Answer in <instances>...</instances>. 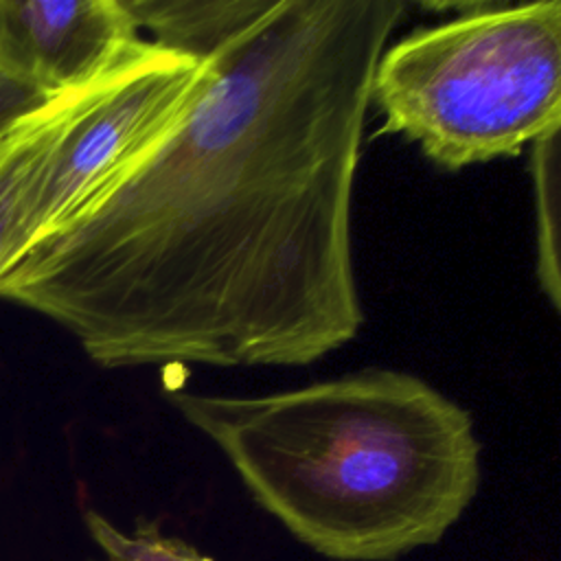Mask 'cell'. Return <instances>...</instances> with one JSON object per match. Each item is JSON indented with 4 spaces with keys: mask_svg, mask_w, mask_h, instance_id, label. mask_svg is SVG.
<instances>
[{
    "mask_svg": "<svg viewBox=\"0 0 561 561\" xmlns=\"http://www.w3.org/2000/svg\"><path fill=\"white\" fill-rule=\"evenodd\" d=\"M202 59L178 118L0 274L105 368L302 366L353 340L351 204L399 0H123Z\"/></svg>",
    "mask_w": 561,
    "mask_h": 561,
    "instance_id": "1",
    "label": "cell"
},
{
    "mask_svg": "<svg viewBox=\"0 0 561 561\" xmlns=\"http://www.w3.org/2000/svg\"><path fill=\"white\" fill-rule=\"evenodd\" d=\"M169 401L267 513L337 561L432 546L478 491L469 412L410 373L366 368L265 397L175 390Z\"/></svg>",
    "mask_w": 561,
    "mask_h": 561,
    "instance_id": "2",
    "label": "cell"
},
{
    "mask_svg": "<svg viewBox=\"0 0 561 561\" xmlns=\"http://www.w3.org/2000/svg\"><path fill=\"white\" fill-rule=\"evenodd\" d=\"M419 28L377 59L381 131L443 169L513 158L561 123V2H482Z\"/></svg>",
    "mask_w": 561,
    "mask_h": 561,
    "instance_id": "3",
    "label": "cell"
},
{
    "mask_svg": "<svg viewBox=\"0 0 561 561\" xmlns=\"http://www.w3.org/2000/svg\"><path fill=\"white\" fill-rule=\"evenodd\" d=\"M140 39L123 0H0V75L53 99Z\"/></svg>",
    "mask_w": 561,
    "mask_h": 561,
    "instance_id": "4",
    "label": "cell"
},
{
    "mask_svg": "<svg viewBox=\"0 0 561 561\" xmlns=\"http://www.w3.org/2000/svg\"><path fill=\"white\" fill-rule=\"evenodd\" d=\"M66 107V92L20 118L0 136V274L24 252Z\"/></svg>",
    "mask_w": 561,
    "mask_h": 561,
    "instance_id": "5",
    "label": "cell"
},
{
    "mask_svg": "<svg viewBox=\"0 0 561 561\" xmlns=\"http://www.w3.org/2000/svg\"><path fill=\"white\" fill-rule=\"evenodd\" d=\"M85 526L105 561H213L186 541L164 535L156 522L123 533L96 511H88Z\"/></svg>",
    "mask_w": 561,
    "mask_h": 561,
    "instance_id": "6",
    "label": "cell"
},
{
    "mask_svg": "<svg viewBox=\"0 0 561 561\" xmlns=\"http://www.w3.org/2000/svg\"><path fill=\"white\" fill-rule=\"evenodd\" d=\"M48 96L0 75V136H4L20 118L39 110Z\"/></svg>",
    "mask_w": 561,
    "mask_h": 561,
    "instance_id": "7",
    "label": "cell"
}]
</instances>
